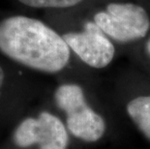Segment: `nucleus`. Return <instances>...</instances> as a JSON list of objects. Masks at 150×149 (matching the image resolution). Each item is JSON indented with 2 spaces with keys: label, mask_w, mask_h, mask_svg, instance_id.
Returning <instances> with one entry per match:
<instances>
[{
  "label": "nucleus",
  "mask_w": 150,
  "mask_h": 149,
  "mask_svg": "<svg viewBox=\"0 0 150 149\" xmlns=\"http://www.w3.org/2000/svg\"><path fill=\"white\" fill-rule=\"evenodd\" d=\"M67 45L84 63L93 68L108 66L114 56V47L95 23L88 21L81 33L63 35Z\"/></svg>",
  "instance_id": "obj_5"
},
{
  "label": "nucleus",
  "mask_w": 150,
  "mask_h": 149,
  "mask_svg": "<svg viewBox=\"0 0 150 149\" xmlns=\"http://www.w3.org/2000/svg\"><path fill=\"white\" fill-rule=\"evenodd\" d=\"M94 23L106 35L122 43L145 37L150 28L146 11L133 3H110L106 12L94 16Z\"/></svg>",
  "instance_id": "obj_3"
},
{
  "label": "nucleus",
  "mask_w": 150,
  "mask_h": 149,
  "mask_svg": "<svg viewBox=\"0 0 150 149\" xmlns=\"http://www.w3.org/2000/svg\"><path fill=\"white\" fill-rule=\"evenodd\" d=\"M146 50H147L148 54L150 56V39L147 41V43H146Z\"/></svg>",
  "instance_id": "obj_9"
},
{
  "label": "nucleus",
  "mask_w": 150,
  "mask_h": 149,
  "mask_svg": "<svg viewBox=\"0 0 150 149\" xmlns=\"http://www.w3.org/2000/svg\"><path fill=\"white\" fill-rule=\"evenodd\" d=\"M57 107L67 114V127L76 138L93 142L104 135L105 120L86 104L83 91L76 84H63L54 94Z\"/></svg>",
  "instance_id": "obj_2"
},
{
  "label": "nucleus",
  "mask_w": 150,
  "mask_h": 149,
  "mask_svg": "<svg viewBox=\"0 0 150 149\" xmlns=\"http://www.w3.org/2000/svg\"><path fill=\"white\" fill-rule=\"evenodd\" d=\"M3 82H4V72H3L2 68L0 67V90L3 86Z\"/></svg>",
  "instance_id": "obj_8"
},
{
  "label": "nucleus",
  "mask_w": 150,
  "mask_h": 149,
  "mask_svg": "<svg viewBox=\"0 0 150 149\" xmlns=\"http://www.w3.org/2000/svg\"><path fill=\"white\" fill-rule=\"evenodd\" d=\"M21 4L32 8H68L82 0H18Z\"/></svg>",
  "instance_id": "obj_7"
},
{
  "label": "nucleus",
  "mask_w": 150,
  "mask_h": 149,
  "mask_svg": "<svg viewBox=\"0 0 150 149\" xmlns=\"http://www.w3.org/2000/svg\"><path fill=\"white\" fill-rule=\"evenodd\" d=\"M127 112L142 134L150 141V96H140L132 100Z\"/></svg>",
  "instance_id": "obj_6"
},
{
  "label": "nucleus",
  "mask_w": 150,
  "mask_h": 149,
  "mask_svg": "<svg viewBox=\"0 0 150 149\" xmlns=\"http://www.w3.org/2000/svg\"><path fill=\"white\" fill-rule=\"evenodd\" d=\"M0 52L38 71L56 73L68 64L70 47L63 37L36 18L14 16L0 21Z\"/></svg>",
  "instance_id": "obj_1"
},
{
  "label": "nucleus",
  "mask_w": 150,
  "mask_h": 149,
  "mask_svg": "<svg viewBox=\"0 0 150 149\" xmlns=\"http://www.w3.org/2000/svg\"><path fill=\"white\" fill-rule=\"evenodd\" d=\"M14 141L21 148L38 144L39 149H66L69 138L61 120L45 112L38 118L23 120L16 129Z\"/></svg>",
  "instance_id": "obj_4"
}]
</instances>
